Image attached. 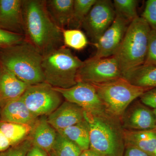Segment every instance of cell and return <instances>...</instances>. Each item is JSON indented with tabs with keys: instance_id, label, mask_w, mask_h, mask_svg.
I'll list each match as a JSON object with an SVG mask.
<instances>
[{
	"instance_id": "8992f818",
	"label": "cell",
	"mask_w": 156,
	"mask_h": 156,
	"mask_svg": "<svg viewBox=\"0 0 156 156\" xmlns=\"http://www.w3.org/2000/svg\"><path fill=\"white\" fill-rule=\"evenodd\" d=\"M92 85L108 113L120 119L131 104L148 90L132 85L124 78Z\"/></svg>"
},
{
	"instance_id": "4316f807",
	"label": "cell",
	"mask_w": 156,
	"mask_h": 156,
	"mask_svg": "<svg viewBox=\"0 0 156 156\" xmlns=\"http://www.w3.org/2000/svg\"><path fill=\"white\" fill-rule=\"evenodd\" d=\"M33 144L31 138L24 139L8 149L0 152V156H26Z\"/></svg>"
},
{
	"instance_id": "d590c367",
	"label": "cell",
	"mask_w": 156,
	"mask_h": 156,
	"mask_svg": "<svg viewBox=\"0 0 156 156\" xmlns=\"http://www.w3.org/2000/svg\"><path fill=\"white\" fill-rule=\"evenodd\" d=\"M49 154L50 156H56V155L54 154V153L52 151L50 152Z\"/></svg>"
},
{
	"instance_id": "74e56055",
	"label": "cell",
	"mask_w": 156,
	"mask_h": 156,
	"mask_svg": "<svg viewBox=\"0 0 156 156\" xmlns=\"http://www.w3.org/2000/svg\"><path fill=\"white\" fill-rule=\"evenodd\" d=\"M153 112L154 114L155 117V119L156 121V108L153 109Z\"/></svg>"
},
{
	"instance_id": "5bb4252c",
	"label": "cell",
	"mask_w": 156,
	"mask_h": 156,
	"mask_svg": "<svg viewBox=\"0 0 156 156\" xmlns=\"http://www.w3.org/2000/svg\"><path fill=\"white\" fill-rule=\"evenodd\" d=\"M23 0H0V28L23 35Z\"/></svg>"
},
{
	"instance_id": "d6986e66",
	"label": "cell",
	"mask_w": 156,
	"mask_h": 156,
	"mask_svg": "<svg viewBox=\"0 0 156 156\" xmlns=\"http://www.w3.org/2000/svg\"><path fill=\"white\" fill-rule=\"evenodd\" d=\"M74 0H47L46 7L52 19L62 29L68 27L71 21Z\"/></svg>"
},
{
	"instance_id": "7402d4cb",
	"label": "cell",
	"mask_w": 156,
	"mask_h": 156,
	"mask_svg": "<svg viewBox=\"0 0 156 156\" xmlns=\"http://www.w3.org/2000/svg\"><path fill=\"white\" fill-rule=\"evenodd\" d=\"M33 128V126L29 125L0 122V131L10 140L13 146L24 140L31 132Z\"/></svg>"
},
{
	"instance_id": "277c9868",
	"label": "cell",
	"mask_w": 156,
	"mask_h": 156,
	"mask_svg": "<svg viewBox=\"0 0 156 156\" xmlns=\"http://www.w3.org/2000/svg\"><path fill=\"white\" fill-rule=\"evenodd\" d=\"M151 27L142 17H136L128 26L122 41L113 56L116 59L122 77L144 64Z\"/></svg>"
},
{
	"instance_id": "836d02e7",
	"label": "cell",
	"mask_w": 156,
	"mask_h": 156,
	"mask_svg": "<svg viewBox=\"0 0 156 156\" xmlns=\"http://www.w3.org/2000/svg\"><path fill=\"white\" fill-rule=\"evenodd\" d=\"M12 146L13 145L10 140L0 131V152L8 149Z\"/></svg>"
},
{
	"instance_id": "83f0119b",
	"label": "cell",
	"mask_w": 156,
	"mask_h": 156,
	"mask_svg": "<svg viewBox=\"0 0 156 156\" xmlns=\"http://www.w3.org/2000/svg\"><path fill=\"white\" fill-rule=\"evenodd\" d=\"M146 21L152 30L156 31V0H148L140 16Z\"/></svg>"
},
{
	"instance_id": "e0dca14e",
	"label": "cell",
	"mask_w": 156,
	"mask_h": 156,
	"mask_svg": "<svg viewBox=\"0 0 156 156\" xmlns=\"http://www.w3.org/2000/svg\"><path fill=\"white\" fill-rule=\"evenodd\" d=\"M125 146L139 149L152 156L156 148V130L131 131L123 129Z\"/></svg>"
},
{
	"instance_id": "5b68a950",
	"label": "cell",
	"mask_w": 156,
	"mask_h": 156,
	"mask_svg": "<svg viewBox=\"0 0 156 156\" xmlns=\"http://www.w3.org/2000/svg\"><path fill=\"white\" fill-rule=\"evenodd\" d=\"M83 63L65 46L53 50L43 56L42 69L45 82L54 88H70L78 83V72Z\"/></svg>"
},
{
	"instance_id": "f35d334b",
	"label": "cell",
	"mask_w": 156,
	"mask_h": 156,
	"mask_svg": "<svg viewBox=\"0 0 156 156\" xmlns=\"http://www.w3.org/2000/svg\"><path fill=\"white\" fill-rule=\"evenodd\" d=\"M1 108H0V122L1 121Z\"/></svg>"
},
{
	"instance_id": "44dd1931",
	"label": "cell",
	"mask_w": 156,
	"mask_h": 156,
	"mask_svg": "<svg viewBox=\"0 0 156 156\" xmlns=\"http://www.w3.org/2000/svg\"><path fill=\"white\" fill-rule=\"evenodd\" d=\"M57 132L75 144L82 151L90 148L89 127L86 120Z\"/></svg>"
},
{
	"instance_id": "1f68e13d",
	"label": "cell",
	"mask_w": 156,
	"mask_h": 156,
	"mask_svg": "<svg viewBox=\"0 0 156 156\" xmlns=\"http://www.w3.org/2000/svg\"><path fill=\"white\" fill-rule=\"evenodd\" d=\"M123 156H151L143 151L130 146H125V151Z\"/></svg>"
},
{
	"instance_id": "9c48e42d",
	"label": "cell",
	"mask_w": 156,
	"mask_h": 156,
	"mask_svg": "<svg viewBox=\"0 0 156 156\" xmlns=\"http://www.w3.org/2000/svg\"><path fill=\"white\" fill-rule=\"evenodd\" d=\"M115 17L113 2L110 0H97L81 27L93 44H95L111 25Z\"/></svg>"
},
{
	"instance_id": "7a4b0ae2",
	"label": "cell",
	"mask_w": 156,
	"mask_h": 156,
	"mask_svg": "<svg viewBox=\"0 0 156 156\" xmlns=\"http://www.w3.org/2000/svg\"><path fill=\"white\" fill-rule=\"evenodd\" d=\"M0 64L29 86L45 82L42 69L43 56L25 40L2 48Z\"/></svg>"
},
{
	"instance_id": "8fae6325",
	"label": "cell",
	"mask_w": 156,
	"mask_h": 156,
	"mask_svg": "<svg viewBox=\"0 0 156 156\" xmlns=\"http://www.w3.org/2000/svg\"><path fill=\"white\" fill-rule=\"evenodd\" d=\"M130 23L116 14L111 25L94 44L96 51L95 58H107L113 56L119 47Z\"/></svg>"
},
{
	"instance_id": "9a60e30c",
	"label": "cell",
	"mask_w": 156,
	"mask_h": 156,
	"mask_svg": "<svg viewBox=\"0 0 156 156\" xmlns=\"http://www.w3.org/2000/svg\"><path fill=\"white\" fill-rule=\"evenodd\" d=\"M29 85L0 64V108L21 97Z\"/></svg>"
},
{
	"instance_id": "e575fe53",
	"label": "cell",
	"mask_w": 156,
	"mask_h": 156,
	"mask_svg": "<svg viewBox=\"0 0 156 156\" xmlns=\"http://www.w3.org/2000/svg\"><path fill=\"white\" fill-rule=\"evenodd\" d=\"M80 156H104L103 155L95 151L89 149L87 150L83 151H82L80 155Z\"/></svg>"
},
{
	"instance_id": "cb8c5ba5",
	"label": "cell",
	"mask_w": 156,
	"mask_h": 156,
	"mask_svg": "<svg viewBox=\"0 0 156 156\" xmlns=\"http://www.w3.org/2000/svg\"><path fill=\"white\" fill-rule=\"evenodd\" d=\"M62 37L65 47L78 51L83 50L89 43L86 34L80 29L62 30Z\"/></svg>"
},
{
	"instance_id": "ba28073f",
	"label": "cell",
	"mask_w": 156,
	"mask_h": 156,
	"mask_svg": "<svg viewBox=\"0 0 156 156\" xmlns=\"http://www.w3.org/2000/svg\"><path fill=\"white\" fill-rule=\"evenodd\" d=\"M123 78L119 63L113 56L107 58L92 57L83 61L77 76V82L96 85Z\"/></svg>"
},
{
	"instance_id": "2e32d148",
	"label": "cell",
	"mask_w": 156,
	"mask_h": 156,
	"mask_svg": "<svg viewBox=\"0 0 156 156\" xmlns=\"http://www.w3.org/2000/svg\"><path fill=\"white\" fill-rule=\"evenodd\" d=\"M1 121L34 126L37 117L30 111L21 97L6 104L1 109Z\"/></svg>"
},
{
	"instance_id": "d4e9b609",
	"label": "cell",
	"mask_w": 156,
	"mask_h": 156,
	"mask_svg": "<svg viewBox=\"0 0 156 156\" xmlns=\"http://www.w3.org/2000/svg\"><path fill=\"white\" fill-rule=\"evenodd\" d=\"M51 151L56 156H80L83 151L75 144L57 132Z\"/></svg>"
},
{
	"instance_id": "d6a6232c",
	"label": "cell",
	"mask_w": 156,
	"mask_h": 156,
	"mask_svg": "<svg viewBox=\"0 0 156 156\" xmlns=\"http://www.w3.org/2000/svg\"><path fill=\"white\" fill-rule=\"evenodd\" d=\"M26 156H50L49 154L44 150L37 146L33 144Z\"/></svg>"
},
{
	"instance_id": "603a6c76",
	"label": "cell",
	"mask_w": 156,
	"mask_h": 156,
	"mask_svg": "<svg viewBox=\"0 0 156 156\" xmlns=\"http://www.w3.org/2000/svg\"><path fill=\"white\" fill-rule=\"evenodd\" d=\"M96 1L97 0H74L72 18L68 28L79 29Z\"/></svg>"
},
{
	"instance_id": "52a82bcc",
	"label": "cell",
	"mask_w": 156,
	"mask_h": 156,
	"mask_svg": "<svg viewBox=\"0 0 156 156\" xmlns=\"http://www.w3.org/2000/svg\"><path fill=\"white\" fill-rule=\"evenodd\" d=\"M21 98L37 118L52 113L61 105L63 98L54 87L46 82L29 86Z\"/></svg>"
},
{
	"instance_id": "4fadbf2b",
	"label": "cell",
	"mask_w": 156,
	"mask_h": 156,
	"mask_svg": "<svg viewBox=\"0 0 156 156\" xmlns=\"http://www.w3.org/2000/svg\"><path fill=\"white\" fill-rule=\"evenodd\" d=\"M85 115V111L80 107L66 101L48 115L47 120L57 131L84 121Z\"/></svg>"
},
{
	"instance_id": "8d00e7d4",
	"label": "cell",
	"mask_w": 156,
	"mask_h": 156,
	"mask_svg": "<svg viewBox=\"0 0 156 156\" xmlns=\"http://www.w3.org/2000/svg\"><path fill=\"white\" fill-rule=\"evenodd\" d=\"M152 156H156V148L155 150L154 151V152L153 153Z\"/></svg>"
},
{
	"instance_id": "ab89813d",
	"label": "cell",
	"mask_w": 156,
	"mask_h": 156,
	"mask_svg": "<svg viewBox=\"0 0 156 156\" xmlns=\"http://www.w3.org/2000/svg\"><path fill=\"white\" fill-rule=\"evenodd\" d=\"M2 49V48H1V47H0V49Z\"/></svg>"
},
{
	"instance_id": "7c38bea8",
	"label": "cell",
	"mask_w": 156,
	"mask_h": 156,
	"mask_svg": "<svg viewBox=\"0 0 156 156\" xmlns=\"http://www.w3.org/2000/svg\"><path fill=\"white\" fill-rule=\"evenodd\" d=\"M120 120L125 130H156V121L153 110L144 104L140 100H135L132 102Z\"/></svg>"
},
{
	"instance_id": "484cf974",
	"label": "cell",
	"mask_w": 156,
	"mask_h": 156,
	"mask_svg": "<svg viewBox=\"0 0 156 156\" xmlns=\"http://www.w3.org/2000/svg\"><path fill=\"white\" fill-rule=\"evenodd\" d=\"M136 0H114L113 2L116 14L131 23L138 17Z\"/></svg>"
},
{
	"instance_id": "6da1fadb",
	"label": "cell",
	"mask_w": 156,
	"mask_h": 156,
	"mask_svg": "<svg viewBox=\"0 0 156 156\" xmlns=\"http://www.w3.org/2000/svg\"><path fill=\"white\" fill-rule=\"evenodd\" d=\"M22 14L25 40L42 56L64 46L62 29L50 16L46 0H23Z\"/></svg>"
},
{
	"instance_id": "ac0fdd59",
	"label": "cell",
	"mask_w": 156,
	"mask_h": 156,
	"mask_svg": "<svg viewBox=\"0 0 156 156\" xmlns=\"http://www.w3.org/2000/svg\"><path fill=\"white\" fill-rule=\"evenodd\" d=\"M31 133V139L34 145L41 148L48 153L52 151L57 132L48 122L47 118L37 120Z\"/></svg>"
},
{
	"instance_id": "3957f363",
	"label": "cell",
	"mask_w": 156,
	"mask_h": 156,
	"mask_svg": "<svg viewBox=\"0 0 156 156\" xmlns=\"http://www.w3.org/2000/svg\"><path fill=\"white\" fill-rule=\"evenodd\" d=\"M89 127L90 149L104 156H123V128L119 118L109 114L94 115L85 112Z\"/></svg>"
},
{
	"instance_id": "4dcf8cb0",
	"label": "cell",
	"mask_w": 156,
	"mask_h": 156,
	"mask_svg": "<svg viewBox=\"0 0 156 156\" xmlns=\"http://www.w3.org/2000/svg\"><path fill=\"white\" fill-rule=\"evenodd\" d=\"M140 100L150 108H156V87L144 92L140 97Z\"/></svg>"
},
{
	"instance_id": "ffe728a7",
	"label": "cell",
	"mask_w": 156,
	"mask_h": 156,
	"mask_svg": "<svg viewBox=\"0 0 156 156\" xmlns=\"http://www.w3.org/2000/svg\"><path fill=\"white\" fill-rule=\"evenodd\" d=\"M132 85L149 90L156 87V66L144 64L123 77Z\"/></svg>"
},
{
	"instance_id": "30bf717a",
	"label": "cell",
	"mask_w": 156,
	"mask_h": 156,
	"mask_svg": "<svg viewBox=\"0 0 156 156\" xmlns=\"http://www.w3.org/2000/svg\"><path fill=\"white\" fill-rule=\"evenodd\" d=\"M54 88L66 101L80 107L87 113L94 115L109 114L92 84L79 82L67 89Z\"/></svg>"
},
{
	"instance_id": "f546056e",
	"label": "cell",
	"mask_w": 156,
	"mask_h": 156,
	"mask_svg": "<svg viewBox=\"0 0 156 156\" xmlns=\"http://www.w3.org/2000/svg\"><path fill=\"white\" fill-rule=\"evenodd\" d=\"M144 64L156 66V31L152 30L150 34L147 55Z\"/></svg>"
},
{
	"instance_id": "f1b7e54d",
	"label": "cell",
	"mask_w": 156,
	"mask_h": 156,
	"mask_svg": "<svg viewBox=\"0 0 156 156\" xmlns=\"http://www.w3.org/2000/svg\"><path fill=\"white\" fill-rule=\"evenodd\" d=\"M25 40L24 35L0 28V47L7 48Z\"/></svg>"
}]
</instances>
